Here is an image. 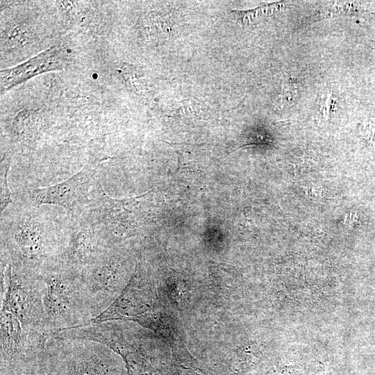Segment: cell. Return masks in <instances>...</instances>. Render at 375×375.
<instances>
[{"label": "cell", "mask_w": 375, "mask_h": 375, "mask_svg": "<svg viewBox=\"0 0 375 375\" xmlns=\"http://www.w3.org/2000/svg\"><path fill=\"white\" fill-rule=\"evenodd\" d=\"M67 241L30 215L14 223L3 234L1 260L38 277L61 260Z\"/></svg>", "instance_id": "2"}, {"label": "cell", "mask_w": 375, "mask_h": 375, "mask_svg": "<svg viewBox=\"0 0 375 375\" xmlns=\"http://www.w3.org/2000/svg\"><path fill=\"white\" fill-rule=\"evenodd\" d=\"M111 247L88 222L72 227L60 262L81 273L100 260Z\"/></svg>", "instance_id": "7"}, {"label": "cell", "mask_w": 375, "mask_h": 375, "mask_svg": "<svg viewBox=\"0 0 375 375\" xmlns=\"http://www.w3.org/2000/svg\"><path fill=\"white\" fill-rule=\"evenodd\" d=\"M38 277L44 285V322L51 335L93 321L81 273L59 262Z\"/></svg>", "instance_id": "1"}, {"label": "cell", "mask_w": 375, "mask_h": 375, "mask_svg": "<svg viewBox=\"0 0 375 375\" xmlns=\"http://www.w3.org/2000/svg\"><path fill=\"white\" fill-rule=\"evenodd\" d=\"M64 67V53L53 46L27 61L10 69L1 71V92L3 93L30 78Z\"/></svg>", "instance_id": "8"}, {"label": "cell", "mask_w": 375, "mask_h": 375, "mask_svg": "<svg viewBox=\"0 0 375 375\" xmlns=\"http://www.w3.org/2000/svg\"><path fill=\"white\" fill-rule=\"evenodd\" d=\"M360 133L367 143L375 149V126L371 124L362 126Z\"/></svg>", "instance_id": "13"}, {"label": "cell", "mask_w": 375, "mask_h": 375, "mask_svg": "<svg viewBox=\"0 0 375 375\" xmlns=\"http://www.w3.org/2000/svg\"><path fill=\"white\" fill-rule=\"evenodd\" d=\"M29 194L36 206H59L72 218L78 219L85 210L97 207L106 194L98 179V170L91 164L61 183L30 190Z\"/></svg>", "instance_id": "4"}, {"label": "cell", "mask_w": 375, "mask_h": 375, "mask_svg": "<svg viewBox=\"0 0 375 375\" xmlns=\"http://www.w3.org/2000/svg\"><path fill=\"white\" fill-rule=\"evenodd\" d=\"M323 98L321 103L322 112L326 117H328L335 108V101L331 90H327Z\"/></svg>", "instance_id": "12"}, {"label": "cell", "mask_w": 375, "mask_h": 375, "mask_svg": "<svg viewBox=\"0 0 375 375\" xmlns=\"http://www.w3.org/2000/svg\"><path fill=\"white\" fill-rule=\"evenodd\" d=\"M49 341L57 355L61 375H121L119 355L104 344L52 336Z\"/></svg>", "instance_id": "5"}, {"label": "cell", "mask_w": 375, "mask_h": 375, "mask_svg": "<svg viewBox=\"0 0 375 375\" xmlns=\"http://www.w3.org/2000/svg\"><path fill=\"white\" fill-rule=\"evenodd\" d=\"M10 162L3 161L1 167V212L4 210L6 207L11 201L10 192L9 191L7 176Z\"/></svg>", "instance_id": "11"}, {"label": "cell", "mask_w": 375, "mask_h": 375, "mask_svg": "<svg viewBox=\"0 0 375 375\" xmlns=\"http://www.w3.org/2000/svg\"><path fill=\"white\" fill-rule=\"evenodd\" d=\"M1 375H61L56 353L49 344L31 355L1 362Z\"/></svg>", "instance_id": "9"}, {"label": "cell", "mask_w": 375, "mask_h": 375, "mask_svg": "<svg viewBox=\"0 0 375 375\" xmlns=\"http://www.w3.org/2000/svg\"><path fill=\"white\" fill-rule=\"evenodd\" d=\"M1 281V310L12 313L26 335L39 347H44L51 334L45 326L42 281L4 260Z\"/></svg>", "instance_id": "3"}, {"label": "cell", "mask_w": 375, "mask_h": 375, "mask_svg": "<svg viewBox=\"0 0 375 375\" xmlns=\"http://www.w3.org/2000/svg\"><path fill=\"white\" fill-rule=\"evenodd\" d=\"M277 8L276 3L264 5L248 10H233L235 12L238 19L243 26H249L254 24L259 18L269 14L271 10Z\"/></svg>", "instance_id": "10"}, {"label": "cell", "mask_w": 375, "mask_h": 375, "mask_svg": "<svg viewBox=\"0 0 375 375\" xmlns=\"http://www.w3.org/2000/svg\"><path fill=\"white\" fill-rule=\"evenodd\" d=\"M81 278L95 319L119 298L125 282V260L117 247H111L100 260L83 270Z\"/></svg>", "instance_id": "6"}]
</instances>
